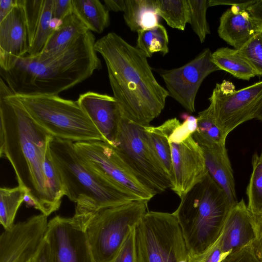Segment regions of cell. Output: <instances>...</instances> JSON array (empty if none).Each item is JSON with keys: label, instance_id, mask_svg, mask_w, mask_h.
Segmentation results:
<instances>
[{"label": "cell", "instance_id": "cell-34", "mask_svg": "<svg viewBox=\"0 0 262 262\" xmlns=\"http://www.w3.org/2000/svg\"><path fill=\"white\" fill-rule=\"evenodd\" d=\"M182 118L184 121L171 133L168 138L169 143L182 142L192 136L196 130V117L184 114L182 115Z\"/></svg>", "mask_w": 262, "mask_h": 262}, {"label": "cell", "instance_id": "cell-12", "mask_svg": "<svg viewBox=\"0 0 262 262\" xmlns=\"http://www.w3.org/2000/svg\"><path fill=\"white\" fill-rule=\"evenodd\" d=\"M212 52L205 49L185 65L160 74L169 95L190 113L195 111V100L204 80L220 69L213 62Z\"/></svg>", "mask_w": 262, "mask_h": 262}, {"label": "cell", "instance_id": "cell-1", "mask_svg": "<svg viewBox=\"0 0 262 262\" xmlns=\"http://www.w3.org/2000/svg\"><path fill=\"white\" fill-rule=\"evenodd\" d=\"M53 137L32 118L2 78L0 80V156L8 160L18 185L34 207L48 216L56 211L48 192L43 163Z\"/></svg>", "mask_w": 262, "mask_h": 262}, {"label": "cell", "instance_id": "cell-18", "mask_svg": "<svg viewBox=\"0 0 262 262\" xmlns=\"http://www.w3.org/2000/svg\"><path fill=\"white\" fill-rule=\"evenodd\" d=\"M255 238L253 216L242 199L231 209L217 243L222 252L229 254L252 243Z\"/></svg>", "mask_w": 262, "mask_h": 262}, {"label": "cell", "instance_id": "cell-44", "mask_svg": "<svg viewBox=\"0 0 262 262\" xmlns=\"http://www.w3.org/2000/svg\"><path fill=\"white\" fill-rule=\"evenodd\" d=\"M255 119L262 121V103L255 114Z\"/></svg>", "mask_w": 262, "mask_h": 262}, {"label": "cell", "instance_id": "cell-22", "mask_svg": "<svg viewBox=\"0 0 262 262\" xmlns=\"http://www.w3.org/2000/svg\"><path fill=\"white\" fill-rule=\"evenodd\" d=\"M180 124L179 120L173 118L166 120L158 126H144L147 143L162 167L170 177L171 181L172 168L168 138Z\"/></svg>", "mask_w": 262, "mask_h": 262}, {"label": "cell", "instance_id": "cell-9", "mask_svg": "<svg viewBox=\"0 0 262 262\" xmlns=\"http://www.w3.org/2000/svg\"><path fill=\"white\" fill-rule=\"evenodd\" d=\"M144 126L133 122L122 113L113 147L155 195L171 189L172 184L147 143Z\"/></svg>", "mask_w": 262, "mask_h": 262}, {"label": "cell", "instance_id": "cell-29", "mask_svg": "<svg viewBox=\"0 0 262 262\" xmlns=\"http://www.w3.org/2000/svg\"><path fill=\"white\" fill-rule=\"evenodd\" d=\"M137 46L147 57L156 52L168 53V36L165 28L159 24L154 28L137 31Z\"/></svg>", "mask_w": 262, "mask_h": 262}, {"label": "cell", "instance_id": "cell-35", "mask_svg": "<svg viewBox=\"0 0 262 262\" xmlns=\"http://www.w3.org/2000/svg\"><path fill=\"white\" fill-rule=\"evenodd\" d=\"M135 228L128 234L113 262H137Z\"/></svg>", "mask_w": 262, "mask_h": 262}, {"label": "cell", "instance_id": "cell-40", "mask_svg": "<svg viewBox=\"0 0 262 262\" xmlns=\"http://www.w3.org/2000/svg\"><path fill=\"white\" fill-rule=\"evenodd\" d=\"M255 1H227V0H208L209 7L218 5H231V6H239L247 8L252 5Z\"/></svg>", "mask_w": 262, "mask_h": 262}, {"label": "cell", "instance_id": "cell-10", "mask_svg": "<svg viewBox=\"0 0 262 262\" xmlns=\"http://www.w3.org/2000/svg\"><path fill=\"white\" fill-rule=\"evenodd\" d=\"M84 162L114 184L149 201L155 194L122 159L115 148L103 141L74 142Z\"/></svg>", "mask_w": 262, "mask_h": 262}, {"label": "cell", "instance_id": "cell-20", "mask_svg": "<svg viewBox=\"0 0 262 262\" xmlns=\"http://www.w3.org/2000/svg\"><path fill=\"white\" fill-rule=\"evenodd\" d=\"M200 146L203 152L208 173L224 190L231 203L235 205L238 202L235 181L226 145Z\"/></svg>", "mask_w": 262, "mask_h": 262}, {"label": "cell", "instance_id": "cell-7", "mask_svg": "<svg viewBox=\"0 0 262 262\" xmlns=\"http://www.w3.org/2000/svg\"><path fill=\"white\" fill-rule=\"evenodd\" d=\"M14 95L35 122L53 137L73 142L104 141L77 101L58 95Z\"/></svg>", "mask_w": 262, "mask_h": 262}, {"label": "cell", "instance_id": "cell-39", "mask_svg": "<svg viewBox=\"0 0 262 262\" xmlns=\"http://www.w3.org/2000/svg\"><path fill=\"white\" fill-rule=\"evenodd\" d=\"M34 262H58L51 244L45 237Z\"/></svg>", "mask_w": 262, "mask_h": 262}, {"label": "cell", "instance_id": "cell-38", "mask_svg": "<svg viewBox=\"0 0 262 262\" xmlns=\"http://www.w3.org/2000/svg\"><path fill=\"white\" fill-rule=\"evenodd\" d=\"M255 238L252 245L255 255L259 262H262V215L253 216Z\"/></svg>", "mask_w": 262, "mask_h": 262}, {"label": "cell", "instance_id": "cell-4", "mask_svg": "<svg viewBox=\"0 0 262 262\" xmlns=\"http://www.w3.org/2000/svg\"><path fill=\"white\" fill-rule=\"evenodd\" d=\"M49 147L62 179L65 195L76 204L75 213L142 200L89 167L77 152L73 142L52 137Z\"/></svg>", "mask_w": 262, "mask_h": 262}, {"label": "cell", "instance_id": "cell-13", "mask_svg": "<svg viewBox=\"0 0 262 262\" xmlns=\"http://www.w3.org/2000/svg\"><path fill=\"white\" fill-rule=\"evenodd\" d=\"M45 237L51 244L58 262H95L82 227L74 215H56L48 223Z\"/></svg>", "mask_w": 262, "mask_h": 262}, {"label": "cell", "instance_id": "cell-3", "mask_svg": "<svg viewBox=\"0 0 262 262\" xmlns=\"http://www.w3.org/2000/svg\"><path fill=\"white\" fill-rule=\"evenodd\" d=\"M95 42L89 31L54 56L40 58L27 54L8 70H0L1 78L15 95H58L101 69Z\"/></svg>", "mask_w": 262, "mask_h": 262}, {"label": "cell", "instance_id": "cell-24", "mask_svg": "<svg viewBox=\"0 0 262 262\" xmlns=\"http://www.w3.org/2000/svg\"><path fill=\"white\" fill-rule=\"evenodd\" d=\"M72 11L89 31L102 33L110 24L109 10L99 0H72Z\"/></svg>", "mask_w": 262, "mask_h": 262}, {"label": "cell", "instance_id": "cell-19", "mask_svg": "<svg viewBox=\"0 0 262 262\" xmlns=\"http://www.w3.org/2000/svg\"><path fill=\"white\" fill-rule=\"evenodd\" d=\"M262 32V20L247 8L231 6L220 18L219 36L236 50Z\"/></svg>", "mask_w": 262, "mask_h": 262}, {"label": "cell", "instance_id": "cell-33", "mask_svg": "<svg viewBox=\"0 0 262 262\" xmlns=\"http://www.w3.org/2000/svg\"><path fill=\"white\" fill-rule=\"evenodd\" d=\"M237 51L252 66L258 76H262V32L256 34Z\"/></svg>", "mask_w": 262, "mask_h": 262}, {"label": "cell", "instance_id": "cell-16", "mask_svg": "<svg viewBox=\"0 0 262 262\" xmlns=\"http://www.w3.org/2000/svg\"><path fill=\"white\" fill-rule=\"evenodd\" d=\"M28 30L22 0L0 22V70H7L28 53Z\"/></svg>", "mask_w": 262, "mask_h": 262}, {"label": "cell", "instance_id": "cell-28", "mask_svg": "<svg viewBox=\"0 0 262 262\" xmlns=\"http://www.w3.org/2000/svg\"><path fill=\"white\" fill-rule=\"evenodd\" d=\"M27 193L26 188L19 185L14 188H1L0 223L4 229L14 224L17 210Z\"/></svg>", "mask_w": 262, "mask_h": 262}, {"label": "cell", "instance_id": "cell-17", "mask_svg": "<svg viewBox=\"0 0 262 262\" xmlns=\"http://www.w3.org/2000/svg\"><path fill=\"white\" fill-rule=\"evenodd\" d=\"M28 30L29 47L27 54L41 53L60 22L52 16L53 0H22Z\"/></svg>", "mask_w": 262, "mask_h": 262}, {"label": "cell", "instance_id": "cell-14", "mask_svg": "<svg viewBox=\"0 0 262 262\" xmlns=\"http://www.w3.org/2000/svg\"><path fill=\"white\" fill-rule=\"evenodd\" d=\"M172 168L171 189L180 198L203 179L208 171L202 148L192 136L169 143Z\"/></svg>", "mask_w": 262, "mask_h": 262}, {"label": "cell", "instance_id": "cell-8", "mask_svg": "<svg viewBox=\"0 0 262 262\" xmlns=\"http://www.w3.org/2000/svg\"><path fill=\"white\" fill-rule=\"evenodd\" d=\"M135 235L137 262H192L173 213L148 211Z\"/></svg>", "mask_w": 262, "mask_h": 262}, {"label": "cell", "instance_id": "cell-43", "mask_svg": "<svg viewBox=\"0 0 262 262\" xmlns=\"http://www.w3.org/2000/svg\"><path fill=\"white\" fill-rule=\"evenodd\" d=\"M247 9L260 17L262 20V0L255 1Z\"/></svg>", "mask_w": 262, "mask_h": 262}, {"label": "cell", "instance_id": "cell-42", "mask_svg": "<svg viewBox=\"0 0 262 262\" xmlns=\"http://www.w3.org/2000/svg\"><path fill=\"white\" fill-rule=\"evenodd\" d=\"M104 3L108 10L115 12H123L125 8L126 0H104Z\"/></svg>", "mask_w": 262, "mask_h": 262}, {"label": "cell", "instance_id": "cell-32", "mask_svg": "<svg viewBox=\"0 0 262 262\" xmlns=\"http://www.w3.org/2000/svg\"><path fill=\"white\" fill-rule=\"evenodd\" d=\"M190 16L189 24L196 34L201 43H203L207 35L210 34L206 13L208 5L207 0H188Z\"/></svg>", "mask_w": 262, "mask_h": 262}, {"label": "cell", "instance_id": "cell-15", "mask_svg": "<svg viewBox=\"0 0 262 262\" xmlns=\"http://www.w3.org/2000/svg\"><path fill=\"white\" fill-rule=\"evenodd\" d=\"M77 102L103 136L114 146L122 112L113 96L89 91L79 95Z\"/></svg>", "mask_w": 262, "mask_h": 262}, {"label": "cell", "instance_id": "cell-31", "mask_svg": "<svg viewBox=\"0 0 262 262\" xmlns=\"http://www.w3.org/2000/svg\"><path fill=\"white\" fill-rule=\"evenodd\" d=\"M43 172L50 200L55 209L57 210L65 193L60 175L52 159L49 144L43 163Z\"/></svg>", "mask_w": 262, "mask_h": 262}, {"label": "cell", "instance_id": "cell-23", "mask_svg": "<svg viewBox=\"0 0 262 262\" xmlns=\"http://www.w3.org/2000/svg\"><path fill=\"white\" fill-rule=\"evenodd\" d=\"M123 13L125 23L133 31L149 29L159 24L155 0H126Z\"/></svg>", "mask_w": 262, "mask_h": 262}, {"label": "cell", "instance_id": "cell-36", "mask_svg": "<svg viewBox=\"0 0 262 262\" xmlns=\"http://www.w3.org/2000/svg\"><path fill=\"white\" fill-rule=\"evenodd\" d=\"M220 262H259L257 259L252 243L242 249L231 252Z\"/></svg>", "mask_w": 262, "mask_h": 262}, {"label": "cell", "instance_id": "cell-41", "mask_svg": "<svg viewBox=\"0 0 262 262\" xmlns=\"http://www.w3.org/2000/svg\"><path fill=\"white\" fill-rule=\"evenodd\" d=\"M17 3L18 0L0 1V22L11 12Z\"/></svg>", "mask_w": 262, "mask_h": 262}, {"label": "cell", "instance_id": "cell-11", "mask_svg": "<svg viewBox=\"0 0 262 262\" xmlns=\"http://www.w3.org/2000/svg\"><path fill=\"white\" fill-rule=\"evenodd\" d=\"M208 100L216 124L228 135L241 124L255 119L262 103V80L228 94L222 93L216 83Z\"/></svg>", "mask_w": 262, "mask_h": 262}, {"label": "cell", "instance_id": "cell-6", "mask_svg": "<svg viewBox=\"0 0 262 262\" xmlns=\"http://www.w3.org/2000/svg\"><path fill=\"white\" fill-rule=\"evenodd\" d=\"M145 200L77 214L95 262H113L131 230L148 211Z\"/></svg>", "mask_w": 262, "mask_h": 262}, {"label": "cell", "instance_id": "cell-26", "mask_svg": "<svg viewBox=\"0 0 262 262\" xmlns=\"http://www.w3.org/2000/svg\"><path fill=\"white\" fill-rule=\"evenodd\" d=\"M196 119L197 128L192 137L200 146L226 145L228 135L217 125L209 107L200 112Z\"/></svg>", "mask_w": 262, "mask_h": 262}, {"label": "cell", "instance_id": "cell-37", "mask_svg": "<svg viewBox=\"0 0 262 262\" xmlns=\"http://www.w3.org/2000/svg\"><path fill=\"white\" fill-rule=\"evenodd\" d=\"M72 11V0H53L52 16L56 21L60 22Z\"/></svg>", "mask_w": 262, "mask_h": 262}, {"label": "cell", "instance_id": "cell-2", "mask_svg": "<svg viewBox=\"0 0 262 262\" xmlns=\"http://www.w3.org/2000/svg\"><path fill=\"white\" fill-rule=\"evenodd\" d=\"M95 48L105 61L113 97L123 114L133 122L149 125L169 95L156 79L147 57L114 32L96 41Z\"/></svg>", "mask_w": 262, "mask_h": 262}, {"label": "cell", "instance_id": "cell-21", "mask_svg": "<svg viewBox=\"0 0 262 262\" xmlns=\"http://www.w3.org/2000/svg\"><path fill=\"white\" fill-rule=\"evenodd\" d=\"M89 31L72 11L59 23L41 53L35 56L45 58L59 54Z\"/></svg>", "mask_w": 262, "mask_h": 262}, {"label": "cell", "instance_id": "cell-27", "mask_svg": "<svg viewBox=\"0 0 262 262\" xmlns=\"http://www.w3.org/2000/svg\"><path fill=\"white\" fill-rule=\"evenodd\" d=\"M157 13L172 28L184 30L190 16L188 0H155Z\"/></svg>", "mask_w": 262, "mask_h": 262}, {"label": "cell", "instance_id": "cell-30", "mask_svg": "<svg viewBox=\"0 0 262 262\" xmlns=\"http://www.w3.org/2000/svg\"><path fill=\"white\" fill-rule=\"evenodd\" d=\"M252 171L246 189L247 208L253 216L262 215V154L252 158Z\"/></svg>", "mask_w": 262, "mask_h": 262}, {"label": "cell", "instance_id": "cell-25", "mask_svg": "<svg viewBox=\"0 0 262 262\" xmlns=\"http://www.w3.org/2000/svg\"><path fill=\"white\" fill-rule=\"evenodd\" d=\"M211 59L220 70L227 72L236 78L249 80L258 76L252 66L235 49L219 48L212 53Z\"/></svg>", "mask_w": 262, "mask_h": 262}, {"label": "cell", "instance_id": "cell-5", "mask_svg": "<svg viewBox=\"0 0 262 262\" xmlns=\"http://www.w3.org/2000/svg\"><path fill=\"white\" fill-rule=\"evenodd\" d=\"M180 199L173 213L191 256L196 258L217 241L234 205L208 173Z\"/></svg>", "mask_w": 262, "mask_h": 262}]
</instances>
